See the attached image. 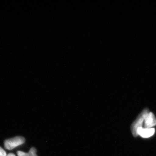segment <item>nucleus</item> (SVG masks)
<instances>
[{
	"mask_svg": "<svg viewBox=\"0 0 156 156\" xmlns=\"http://www.w3.org/2000/svg\"><path fill=\"white\" fill-rule=\"evenodd\" d=\"M149 112L148 109L145 108L137 116L136 119L132 123L131 126V132L134 136H136L137 134V130L138 128H143V124L144 123V118L146 115Z\"/></svg>",
	"mask_w": 156,
	"mask_h": 156,
	"instance_id": "1",
	"label": "nucleus"
},
{
	"mask_svg": "<svg viewBox=\"0 0 156 156\" xmlns=\"http://www.w3.org/2000/svg\"><path fill=\"white\" fill-rule=\"evenodd\" d=\"M25 141V138L23 136H16L5 140V147L6 149L11 150L16 147L23 144Z\"/></svg>",
	"mask_w": 156,
	"mask_h": 156,
	"instance_id": "2",
	"label": "nucleus"
},
{
	"mask_svg": "<svg viewBox=\"0 0 156 156\" xmlns=\"http://www.w3.org/2000/svg\"><path fill=\"white\" fill-rule=\"evenodd\" d=\"M156 126V119L152 112H148L144 118L143 128H151Z\"/></svg>",
	"mask_w": 156,
	"mask_h": 156,
	"instance_id": "3",
	"label": "nucleus"
},
{
	"mask_svg": "<svg viewBox=\"0 0 156 156\" xmlns=\"http://www.w3.org/2000/svg\"><path fill=\"white\" fill-rule=\"evenodd\" d=\"M155 129L151 128H140L137 130V134L144 138H148L152 136L154 134Z\"/></svg>",
	"mask_w": 156,
	"mask_h": 156,
	"instance_id": "4",
	"label": "nucleus"
},
{
	"mask_svg": "<svg viewBox=\"0 0 156 156\" xmlns=\"http://www.w3.org/2000/svg\"><path fill=\"white\" fill-rule=\"evenodd\" d=\"M36 153L37 150L36 148L32 147L30 149L28 153L18 151L17 152V154L18 156H37Z\"/></svg>",
	"mask_w": 156,
	"mask_h": 156,
	"instance_id": "5",
	"label": "nucleus"
},
{
	"mask_svg": "<svg viewBox=\"0 0 156 156\" xmlns=\"http://www.w3.org/2000/svg\"><path fill=\"white\" fill-rule=\"evenodd\" d=\"M6 152L0 147V156H7Z\"/></svg>",
	"mask_w": 156,
	"mask_h": 156,
	"instance_id": "6",
	"label": "nucleus"
},
{
	"mask_svg": "<svg viewBox=\"0 0 156 156\" xmlns=\"http://www.w3.org/2000/svg\"><path fill=\"white\" fill-rule=\"evenodd\" d=\"M7 156H16L14 154L12 153L9 154Z\"/></svg>",
	"mask_w": 156,
	"mask_h": 156,
	"instance_id": "7",
	"label": "nucleus"
}]
</instances>
